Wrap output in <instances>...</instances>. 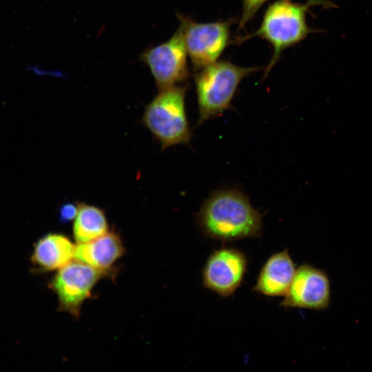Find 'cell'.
Returning <instances> with one entry per match:
<instances>
[{
  "label": "cell",
  "mask_w": 372,
  "mask_h": 372,
  "mask_svg": "<svg viewBox=\"0 0 372 372\" xmlns=\"http://www.w3.org/2000/svg\"><path fill=\"white\" fill-rule=\"evenodd\" d=\"M196 218L202 233L214 240L232 242L258 238L262 234V215L236 189L213 192Z\"/></svg>",
  "instance_id": "cell-1"
},
{
  "label": "cell",
  "mask_w": 372,
  "mask_h": 372,
  "mask_svg": "<svg viewBox=\"0 0 372 372\" xmlns=\"http://www.w3.org/2000/svg\"><path fill=\"white\" fill-rule=\"evenodd\" d=\"M329 5L327 0H307L298 3L291 0H278L265 10L258 30L243 38L258 37L267 41L273 48V54L265 70V77L276 63L283 50L304 39L312 32L307 23V13L310 8Z\"/></svg>",
  "instance_id": "cell-2"
},
{
  "label": "cell",
  "mask_w": 372,
  "mask_h": 372,
  "mask_svg": "<svg viewBox=\"0 0 372 372\" xmlns=\"http://www.w3.org/2000/svg\"><path fill=\"white\" fill-rule=\"evenodd\" d=\"M257 69L220 61L196 71L194 76L198 109L196 125L200 126L229 109L242 80Z\"/></svg>",
  "instance_id": "cell-3"
},
{
  "label": "cell",
  "mask_w": 372,
  "mask_h": 372,
  "mask_svg": "<svg viewBox=\"0 0 372 372\" xmlns=\"http://www.w3.org/2000/svg\"><path fill=\"white\" fill-rule=\"evenodd\" d=\"M187 85L159 90L145 107L143 123L158 141L161 148L189 145L192 133L185 107Z\"/></svg>",
  "instance_id": "cell-4"
},
{
  "label": "cell",
  "mask_w": 372,
  "mask_h": 372,
  "mask_svg": "<svg viewBox=\"0 0 372 372\" xmlns=\"http://www.w3.org/2000/svg\"><path fill=\"white\" fill-rule=\"evenodd\" d=\"M178 18L194 70L216 62L229 45L231 21L198 23L181 14Z\"/></svg>",
  "instance_id": "cell-5"
},
{
  "label": "cell",
  "mask_w": 372,
  "mask_h": 372,
  "mask_svg": "<svg viewBox=\"0 0 372 372\" xmlns=\"http://www.w3.org/2000/svg\"><path fill=\"white\" fill-rule=\"evenodd\" d=\"M187 52L180 25L167 41L143 52L140 59L147 65L158 90L180 85L189 76Z\"/></svg>",
  "instance_id": "cell-6"
},
{
  "label": "cell",
  "mask_w": 372,
  "mask_h": 372,
  "mask_svg": "<svg viewBox=\"0 0 372 372\" xmlns=\"http://www.w3.org/2000/svg\"><path fill=\"white\" fill-rule=\"evenodd\" d=\"M105 273L107 271L79 260H72L59 269L50 287L57 295L60 308L73 316H79L83 302Z\"/></svg>",
  "instance_id": "cell-7"
},
{
  "label": "cell",
  "mask_w": 372,
  "mask_h": 372,
  "mask_svg": "<svg viewBox=\"0 0 372 372\" xmlns=\"http://www.w3.org/2000/svg\"><path fill=\"white\" fill-rule=\"evenodd\" d=\"M247 264L246 255L237 249L214 250L203 268V285L222 298L229 297L241 285Z\"/></svg>",
  "instance_id": "cell-8"
},
{
  "label": "cell",
  "mask_w": 372,
  "mask_h": 372,
  "mask_svg": "<svg viewBox=\"0 0 372 372\" xmlns=\"http://www.w3.org/2000/svg\"><path fill=\"white\" fill-rule=\"evenodd\" d=\"M331 302V282L327 273L309 264L296 269L291 284L280 303L284 308L324 310Z\"/></svg>",
  "instance_id": "cell-9"
},
{
  "label": "cell",
  "mask_w": 372,
  "mask_h": 372,
  "mask_svg": "<svg viewBox=\"0 0 372 372\" xmlns=\"http://www.w3.org/2000/svg\"><path fill=\"white\" fill-rule=\"evenodd\" d=\"M287 250L271 255L261 267L252 291L269 297L285 296L296 273Z\"/></svg>",
  "instance_id": "cell-10"
},
{
  "label": "cell",
  "mask_w": 372,
  "mask_h": 372,
  "mask_svg": "<svg viewBox=\"0 0 372 372\" xmlns=\"http://www.w3.org/2000/svg\"><path fill=\"white\" fill-rule=\"evenodd\" d=\"M76 246L65 236L49 234L35 244L31 260L42 271L59 269L75 258Z\"/></svg>",
  "instance_id": "cell-11"
},
{
  "label": "cell",
  "mask_w": 372,
  "mask_h": 372,
  "mask_svg": "<svg viewBox=\"0 0 372 372\" xmlns=\"http://www.w3.org/2000/svg\"><path fill=\"white\" fill-rule=\"evenodd\" d=\"M124 247L119 236L113 233L105 234L76 246L75 258L96 269H107L124 253Z\"/></svg>",
  "instance_id": "cell-12"
},
{
  "label": "cell",
  "mask_w": 372,
  "mask_h": 372,
  "mask_svg": "<svg viewBox=\"0 0 372 372\" xmlns=\"http://www.w3.org/2000/svg\"><path fill=\"white\" fill-rule=\"evenodd\" d=\"M108 232V224L103 211L94 205L79 204L73 225V234L77 243H84Z\"/></svg>",
  "instance_id": "cell-13"
},
{
  "label": "cell",
  "mask_w": 372,
  "mask_h": 372,
  "mask_svg": "<svg viewBox=\"0 0 372 372\" xmlns=\"http://www.w3.org/2000/svg\"><path fill=\"white\" fill-rule=\"evenodd\" d=\"M267 1L269 0H242V11L239 22V29L244 28Z\"/></svg>",
  "instance_id": "cell-14"
},
{
  "label": "cell",
  "mask_w": 372,
  "mask_h": 372,
  "mask_svg": "<svg viewBox=\"0 0 372 372\" xmlns=\"http://www.w3.org/2000/svg\"><path fill=\"white\" fill-rule=\"evenodd\" d=\"M79 209V205L72 203H67L61 206L59 210V218L63 223H66L74 219Z\"/></svg>",
  "instance_id": "cell-15"
}]
</instances>
